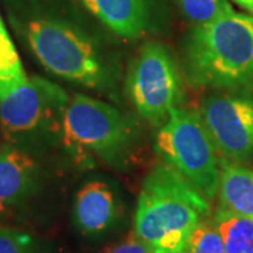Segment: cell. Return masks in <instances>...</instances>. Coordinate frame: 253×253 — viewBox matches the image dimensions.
<instances>
[{
	"label": "cell",
	"mask_w": 253,
	"mask_h": 253,
	"mask_svg": "<svg viewBox=\"0 0 253 253\" xmlns=\"http://www.w3.org/2000/svg\"><path fill=\"white\" fill-rule=\"evenodd\" d=\"M20 30L38 62L63 81L120 100L123 52L72 7L33 11Z\"/></svg>",
	"instance_id": "obj_1"
},
{
	"label": "cell",
	"mask_w": 253,
	"mask_h": 253,
	"mask_svg": "<svg viewBox=\"0 0 253 253\" xmlns=\"http://www.w3.org/2000/svg\"><path fill=\"white\" fill-rule=\"evenodd\" d=\"M184 79L212 91H253V16L231 11L183 41Z\"/></svg>",
	"instance_id": "obj_2"
},
{
	"label": "cell",
	"mask_w": 253,
	"mask_h": 253,
	"mask_svg": "<svg viewBox=\"0 0 253 253\" xmlns=\"http://www.w3.org/2000/svg\"><path fill=\"white\" fill-rule=\"evenodd\" d=\"M210 212L211 203L177 170L162 162L142 181L134 234L154 253H181L196 226Z\"/></svg>",
	"instance_id": "obj_3"
},
{
	"label": "cell",
	"mask_w": 253,
	"mask_h": 253,
	"mask_svg": "<svg viewBox=\"0 0 253 253\" xmlns=\"http://www.w3.org/2000/svg\"><path fill=\"white\" fill-rule=\"evenodd\" d=\"M142 131L135 118L107 101L73 94L63 117V148L76 162H101L126 169L141 145Z\"/></svg>",
	"instance_id": "obj_4"
},
{
	"label": "cell",
	"mask_w": 253,
	"mask_h": 253,
	"mask_svg": "<svg viewBox=\"0 0 253 253\" xmlns=\"http://www.w3.org/2000/svg\"><path fill=\"white\" fill-rule=\"evenodd\" d=\"M69 100L62 86L40 76L30 78L0 99V134L6 144L28 152L61 144Z\"/></svg>",
	"instance_id": "obj_5"
},
{
	"label": "cell",
	"mask_w": 253,
	"mask_h": 253,
	"mask_svg": "<svg viewBox=\"0 0 253 253\" xmlns=\"http://www.w3.org/2000/svg\"><path fill=\"white\" fill-rule=\"evenodd\" d=\"M155 151L207 201L217 197L219 158L199 111L174 110L159 126Z\"/></svg>",
	"instance_id": "obj_6"
},
{
	"label": "cell",
	"mask_w": 253,
	"mask_h": 253,
	"mask_svg": "<svg viewBox=\"0 0 253 253\" xmlns=\"http://www.w3.org/2000/svg\"><path fill=\"white\" fill-rule=\"evenodd\" d=\"M124 90L142 120L154 126L166 123L184 96L180 69L172 51L159 41L145 42L128 62Z\"/></svg>",
	"instance_id": "obj_7"
},
{
	"label": "cell",
	"mask_w": 253,
	"mask_h": 253,
	"mask_svg": "<svg viewBox=\"0 0 253 253\" xmlns=\"http://www.w3.org/2000/svg\"><path fill=\"white\" fill-rule=\"evenodd\" d=\"M199 114L219 158L253 162V91H212L203 99Z\"/></svg>",
	"instance_id": "obj_8"
},
{
	"label": "cell",
	"mask_w": 253,
	"mask_h": 253,
	"mask_svg": "<svg viewBox=\"0 0 253 253\" xmlns=\"http://www.w3.org/2000/svg\"><path fill=\"white\" fill-rule=\"evenodd\" d=\"M82 4L123 40H139L155 31L158 26L156 0H82Z\"/></svg>",
	"instance_id": "obj_9"
},
{
	"label": "cell",
	"mask_w": 253,
	"mask_h": 253,
	"mask_svg": "<svg viewBox=\"0 0 253 253\" xmlns=\"http://www.w3.org/2000/svg\"><path fill=\"white\" fill-rule=\"evenodd\" d=\"M41 186V168L33 152L4 144L0 146V212L20 207Z\"/></svg>",
	"instance_id": "obj_10"
},
{
	"label": "cell",
	"mask_w": 253,
	"mask_h": 253,
	"mask_svg": "<svg viewBox=\"0 0 253 253\" xmlns=\"http://www.w3.org/2000/svg\"><path fill=\"white\" fill-rule=\"evenodd\" d=\"M118 200L114 189L104 180H89L73 201V222L84 235H100L116 222Z\"/></svg>",
	"instance_id": "obj_11"
},
{
	"label": "cell",
	"mask_w": 253,
	"mask_h": 253,
	"mask_svg": "<svg viewBox=\"0 0 253 253\" xmlns=\"http://www.w3.org/2000/svg\"><path fill=\"white\" fill-rule=\"evenodd\" d=\"M218 207L242 217L253 218V170L242 163L219 158Z\"/></svg>",
	"instance_id": "obj_12"
},
{
	"label": "cell",
	"mask_w": 253,
	"mask_h": 253,
	"mask_svg": "<svg viewBox=\"0 0 253 253\" xmlns=\"http://www.w3.org/2000/svg\"><path fill=\"white\" fill-rule=\"evenodd\" d=\"M212 219L221 234L225 253H253V218L218 207Z\"/></svg>",
	"instance_id": "obj_13"
},
{
	"label": "cell",
	"mask_w": 253,
	"mask_h": 253,
	"mask_svg": "<svg viewBox=\"0 0 253 253\" xmlns=\"http://www.w3.org/2000/svg\"><path fill=\"white\" fill-rule=\"evenodd\" d=\"M23 63L0 16V99L27 81Z\"/></svg>",
	"instance_id": "obj_14"
},
{
	"label": "cell",
	"mask_w": 253,
	"mask_h": 253,
	"mask_svg": "<svg viewBox=\"0 0 253 253\" xmlns=\"http://www.w3.org/2000/svg\"><path fill=\"white\" fill-rule=\"evenodd\" d=\"M190 28L203 27L234 11L228 0H176Z\"/></svg>",
	"instance_id": "obj_15"
},
{
	"label": "cell",
	"mask_w": 253,
	"mask_h": 253,
	"mask_svg": "<svg viewBox=\"0 0 253 253\" xmlns=\"http://www.w3.org/2000/svg\"><path fill=\"white\" fill-rule=\"evenodd\" d=\"M181 253H225L222 238L212 218H206L196 226Z\"/></svg>",
	"instance_id": "obj_16"
},
{
	"label": "cell",
	"mask_w": 253,
	"mask_h": 253,
	"mask_svg": "<svg viewBox=\"0 0 253 253\" xmlns=\"http://www.w3.org/2000/svg\"><path fill=\"white\" fill-rule=\"evenodd\" d=\"M0 253H40V251L31 235L10 228H0Z\"/></svg>",
	"instance_id": "obj_17"
},
{
	"label": "cell",
	"mask_w": 253,
	"mask_h": 253,
	"mask_svg": "<svg viewBox=\"0 0 253 253\" xmlns=\"http://www.w3.org/2000/svg\"><path fill=\"white\" fill-rule=\"evenodd\" d=\"M103 253H154L146 245L134 234L126 236L124 241L110 246Z\"/></svg>",
	"instance_id": "obj_18"
},
{
	"label": "cell",
	"mask_w": 253,
	"mask_h": 253,
	"mask_svg": "<svg viewBox=\"0 0 253 253\" xmlns=\"http://www.w3.org/2000/svg\"><path fill=\"white\" fill-rule=\"evenodd\" d=\"M232 1H235L236 4H239L241 7H244L253 14V0H232Z\"/></svg>",
	"instance_id": "obj_19"
}]
</instances>
